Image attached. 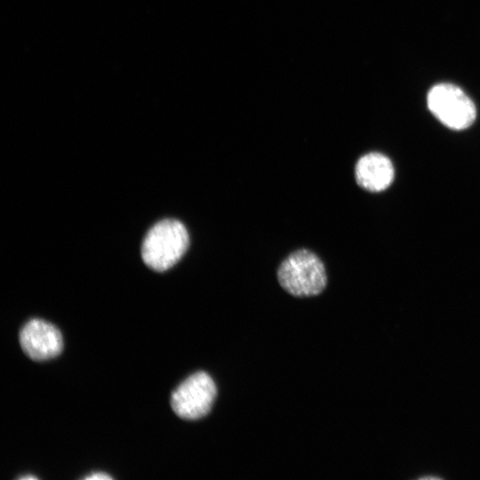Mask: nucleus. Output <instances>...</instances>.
I'll return each instance as SVG.
<instances>
[{
    "label": "nucleus",
    "instance_id": "obj_6",
    "mask_svg": "<svg viewBox=\"0 0 480 480\" xmlns=\"http://www.w3.org/2000/svg\"><path fill=\"white\" fill-rule=\"evenodd\" d=\"M355 176L361 188L371 192H380L392 183L394 167L386 156L376 152L368 153L357 161Z\"/></svg>",
    "mask_w": 480,
    "mask_h": 480
},
{
    "label": "nucleus",
    "instance_id": "obj_3",
    "mask_svg": "<svg viewBox=\"0 0 480 480\" xmlns=\"http://www.w3.org/2000/svg\"><path fill=\"white\" fill-rule=\"evenodd\" d=\"M428 106L442 124L453 130L468 128L476 116L473 101L452 84L435 85L428 94Z\"/></svg>",
    "mask_w": 480,
    "mask_h": 480
},
{
    "label": "nucleus",
    "instance_id": "obj_4",
    "mask_svg": "<svg viewBox=\"0 0 480 480\" xmlns=\"http://www.w3.org/2000/svg\"><path fill=\"white\" fill-rule=\"evenodd\" d=\"M216 394V385L211 376L198 372L176 388L172 394L171 405L180 418L198 420L210 412Z\"/></svg>",
    "mask_w": 480,
    "mask_h": 480
},
{
    "label": "nucleus",
    "instance_id": "obj_1",
    "mask_svg": "<svg viewBox=\"0 0 480 480\" xmlns=\"http://www.w3.org/2000/svg\"><path fill=\"white\" fill-rule=\"evenodd\" d=\"M188 244L185 226L177 220L165 219L148 230L142 243L141 257L148 268L163 272L181 259Z\"/></svg>",
    "mask_w": 480,
    "mask_h": 480
},
{
    "label": "nucleus",
    "instance_id": "obj_2",
    "mask_svg": "<svg viewBox=\"0 0 480 480\" xmlns=\"http://www.w3.org/2000/svg\"><path fill=\"white\" fill-rule=\"evenodd\" d=\"M280 285L296 297L319 294L327 284L324 263L312 252L300 249L291 253L277 270Z\"/></svg>",
    "mask_w": 480,
    "mask_h": 480
},
{
    "label": "nucleus",
    "instance_id": "obj_5",
    "mask_svg": "<svg viewBox=\"0 0 480 480\" xmlns=\"http://www.w3.org/2000/svg\"><path fill=\"white\" fill-rule=\"evenodd\" d=\"M20 343L24 353L36 361L55 357L63 348L59 329L51 323L37 318L29 320L22 327Z\"/></svg>",
    "mask_w": 480,
    "mask_h": 480
},
{
    "label": "nucleus",
    "instance_id": "obj_7",
    "mask_svg": "<svg viewBox=\"0 0 480 480\" xmlns=\"http://www.w3.org/2000/svg\"><path fill=\"white\" fill-rule=\"evenodd\" d=\"M84 479H88V480H106L107 479V480H109V479H112V477L110 476H108V474H106V473L96 472V473L91 474L88 476H85Z\"/></svg>",
    "mask_w": 480,
    "mask_h": 480
},
{
    "label": "nucleus",
    "instance_id": "obj_8",
    "mask_svg": "<svg viewBox=\"0 0 480 480\" xmlns=\"http://www.w3.org/2000/svg\"><path fill=\"white\" fill-rule=\"evenodd\" d=\"M20 479H21V480H25V479L30 480V479H36V477L34 476H25L20 477Z\"/></svg>",
    "mask_w": 480,
    "mask_h": 480
}]
</instances>
